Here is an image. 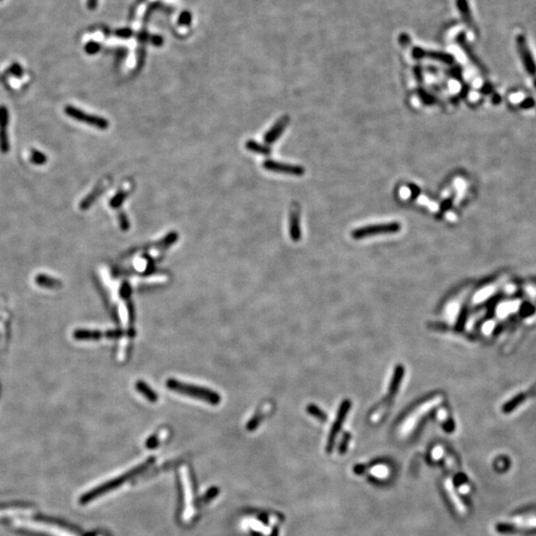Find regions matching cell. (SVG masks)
<instances>
[{"mask_svg": "<svg viewBox=\"0 0 536 536\" xmlns=\"http://www.w3.org/2000/svg\"><path fill=\"white\" fill-rule=\"evenodd\" d=\"M166 387L180 394L203 400L211 405H218L222 400L220 394L212 389L190 383H182L174 379H169L166 382Z\"/></svg>", "mask_w": 536, "mask_h": 536, "instance_id": "cell-1", "label": "cell"}, {"mask_svg": "<svg viewBox=\"0 0 536 536\" xmlns=\"http://www.w3.org/2000/svg\"><path fill=\"white\" fill-rule=\"evenodd\" d=\"M65 112L69 117L79 122H83L92 127H96L98 129L104 130V129H107L109 126V122L107 119L97 116V115L86 113L83 110L78 109L76 106H73V105H67L65 107Z\"/></svg>", "mask_w": 536, "mask_h": 536, "instance_id": "cell-2", "label": "cell"}, {"mask_svg": "<svg viewBox=\"0 0 536 536\" xmlns=\"http://www.w3.org/2000/svg\"><path fill=\"white\" fill-rule=\"evenodd\" d=\"M400 229H401V226L398 223H385V224L372 225V226H367V227L354 230L353 237L356 239H361V238L370 237V236L378 235L382 233H394V232L399 231Z\"/></svg>", "mask_w": 536, "mask_h": 536, "instance_id": "cell-3", "label": "cell"}, {"mask_svg": "<svg viewBox=\"0 0 536 536\" xmlns=\"http://www.w3.org/2000/svg\"><path fill=\"white\" fill-rule=\"evenodd\" d=\"M517 46L519 50L520 57L525 66L526 71L531 75L533 78H536V63L534 55L529 47L527 37L523 34H520L517 37Z\"/></svg>", "mask_w": 536, "mask_h": 536, "instance_id": "cell-4", "label": "cell"}, {"mask_svg": "<svg viewBox=\"0 0 536 536\" xmlns=\"http://www.w3.org/2000/svg\"><path fill=\"white\" fill-rule=\"evenodd\" d=\"M263 168L275 172V173H281V174H287L292 176H302L305 173V170L301 166L297 165H290V164H284L282 162H277L274 160H266L263 162Z\"/></svg>", "mask_w": 536, "mask_h": 536, "instance_id": "cell-5", "label": "cell"}, {"mask_svg": "<svg viewBox=\"0 0 536 536\" xmlns=\"http://www.w3.org/2000/svg\"><path fill=\"white\" fill-rule=\"evenodd\" d=\"M351 406V403L346 400L342 405H341V408L339 410V413H338V417L336 419V422L334 423L333 425V428L331 430V433H330V436H329V439H328V444H327V452L328 453H331L333 451V448H334V444H335V441H336V438L341 430V427L345 421V418H346V415L349 411V408Z\"/></svg>", "mask_w": 536, "mask_h": 536, "instance_id": "cell-6", "label": "cell"}, {"mask_svg": "<svg viewBox=\"0 0 536 536\" xmlns=\"http://www.w3.org/2000/svg\"><path fill=\"white\" fill-rule=\"evenodd\" d=\"M9 124V110L5 105H0V151L3 154L10 151V142L7 127Z\"/></svg>", "mask_w": 536, "mask_h": 536, "instance_id": "cell-7", "label": "cell"}, {"mask_svg": "<svg viewBox=\"0 0 536 536\" xmlns=\"http://www.w3.org/2000/svg\"><path fill=\"white\" fill-rule=\"evenodd\" d=\"M412 56L415 59L430 58L432 60L439 61L444 64H452L454 62V57L451 54L444 53V52H437V51H425L419 47H415L412 50Z\"/></svg>", "mask_w": 536, "mask_h": 536, "instance_id": "cell-8", "label": "cell"}, {"mask_svg": "<svg viewBox=\"0 0 536 536\" xmlns=\"http://www.w3.org/2000/svg\"><path fill=\"white\" fill-rule=\"evenodd\" d=\"M289 123V117L283 116L281 117L276 123L266 132L264 135V141L266 144H272L274 143L283 133L284 129L287 127Z\"/></svg>", "mask_w": 536, "mask_h": 536, "instance_id": "cell-9", "label": "cell"}, {"mask_svg": "<svg viewBox=\"0 0 536 536\" xmlns=\"http://www.w3.org/2000/svg\"><path fill=\"white\" fill-rule=\"evenodd\" d=\"M456 6L459 10L460 14L462 16V19L464 23L474 31L475 34L478 33V26L476 25L474 21V17L470 8V4L468 0H456Z\"/></svg>", "mask_w": 536, "mask_h": 536, "instance_id": "cell-10", "label": "cell"}, {"mask_svg": "<svg viewBox=\"0 0 536 536\" xmlns=\"http://www.w3.org/2000/svg\"><path fill=\"white\" fill-rule=\"evenodd\" d=\"M289 232L290 237L294 241H298L301 238V230H300V214L297 206H294L290 212L289 220Z\"/></svg>", "mask_w": 536, "mask_h": 536, "instance_id": "cell-11", "label": "cell"}, {"mask_svg": "<svg viewBox=\"0 0 536 536\" xmlns=\"http://www.w3.org/2000/svg\"><path fill=\"white\" fill-rule=\"evenodd\" d=\"M103 191H104V188H103L102 186H97L95 189H93V190H92V191H91V192H90V193H89V194H88V195L81 201V203H80V205H79V208H80L81 210H83V211L89 209V208L93 205V203L99 198V196L101 195V193H102Z\"/></svg>", "mask_w": 536, "mask_h": 536, "instance_id": "cell-12", "label": "cell"}, {"mask_svg": "<svg viewBox=\"0 0 536 536\" xmlns=\"http://www.w3.org/2000/svg\"><path fill=\"white\" fill-rule=\"evenodd\" d=\"M136 389L138 392H140L146 399H148L150 402H156L158 400V395L157 393L154 391L153 389L144 382L142 381H139L136 383L135 385Z\"/></svg>", "mask_w": 536, "mask_h": 536, "instance_id": "cell-13", "label": "cell"}, {"mask_svg": "<svg viewBox=\"0 0 536 536\" xmlns=\"http://www.w3.org/2000/svg\"><path fill=\"white\" fill-rule=\"evenodd\" d=\"M456 41L458 42V44H459L460 46L464 49V51L466 52V54L470 57L471 61H473L476 65H478V66L481 67V69H482V65L480 64V62L478 61V59H477L476 56L474 55V53H473L471 47H470L469 44L467 43V40H466V33H465V32H461V33H459L458 36H457V38H456Z\"/></svg>", "mask_w": 536, "mask_h": 536, "instance_id": "cell-14", "label": "cell"}, {"mask_svg": "<svg viewBox=\"0 0 536 536\" xmlns=\"http://www.w3.org/2000/svg\"><path fill=\"white\" fill-rule=\"evenodd\" d=\"M245 148L251 152H254V153L262 154V155H269L271 153V149L266 146V145H262L254 140H248L246 141L245 143Z\"/></svg>", "mask_w": 536, "mask_h": 536, "instance_id": "cell-15", "label": "cell"}, {"mask_svg": "<svg viewBox=\"0 0 536 536\" xmlns=\"http://www.w3.org/2000/svg\"><path fill=\"white\" fill-rule=\"evenodd\" d=\"M126 198H127V193L124 191H119L110 199L109 206L113 209H118L119 207L122 206Z\"/></svg>", "mask_w": 536, "mask_h": 536, "instance_id": "cell-16", "label": "cell"}, {"mask_svg": "<svg viewBox=\"0 0 536 536\" xmlns=\"http://www.w3.org/2000/svg\"><path fill=\"white\" fill-rule=\"evenodd\" d=\"M30 160H31V162H32L33 164H35V165H44V164L47 162L48 158H47V156L43 153V152L34 149V150L31 151Z\"/></svg>", "mask_w": 536, "mask_h": 536, "instance_id": "cell-17", "label": "cell"}, {"mask_svg": "<svg viewBox=\"0 0 536 536\" xmlns=\"http://www.w3.org/2000/svg\"><path fill=\"white\" fill-rule=\"evenodd\" d=\"M178 239V233L177 232H170L168 235H166L163 240L160 242V247L167 248L170 245H172L176 240Z\"/></svg>", "mask_w": 536, "mask_h": 536, "instance_id": "cell-18", "label": "cell"}, {"mask_svg": "<svg viewBox=\"0 0 536 536\" xmlns=\"http://www.w3.org/2000/svg\"><path fill=\"white\" fill-rule=\"evenodd\" d=\"M307 410H308V412L311 413L314 417L320 419L321 421H325V420H327V416L324 414V412L321 411V410H320L319 408H317L316 406H314V405H310V406H308Z\"/></svg>", "mask_w": 536, "mask_h": 536, "instance_id": "cell-19", "label": "cell"}, {"mask_svg": "<svg viewBox=\"0 0 536 536\" xmlns=\"http://www.w3.org/2000/svg\"><path fill=\"white\" fill-rule=\"evenodd\" d=\"M99 50H100V46H99V44L96 43V42H93V41L88 42V43L85 45V47H84V51H85V53L88 54V55H94V54L98 53Z\"/></svg>", "mask_w": 536, "mask_h": 536, "instance_id": "cell-20", "label": "cell"}, {"mask_svg": "<svg viewBox=\"0 0 536 536\" xmlns=\"http://www.w3.org/2000/svg\"><path fill=\"white\" fill-rule=\"evenodd\" d=\"M118 222H119L120 229L123 230V231H127V230L130 229V223H129V221H128L127 216H126L124 213H120V214H119V216H118Z\"/></svg>", "mask_w": 536, "mask_h": 536, "instance_id": "cell-21", "label": "cell"}, {"mask_svg": "<svg viewBox=\"0 0 536 536\" xmlns=\"http://www.w3.org/2000/svg\"><path fill=\"white\" fill-rule=\"evenodd\" d=\"M192 21V16L189 12H184L181 14L180 18H179V23L181 25H189Z\"/></svg>", "mask_w": 536, "mask_h": 536, "instance_id": "cell-22", "label": "cell"}, {"mask_svg": "<svg viewBox=\"0 0 536 536\" xmlns=\"http://www.w3.org/2000/svg\"><path fill=\"white\" fill-rule=\"evenodd\" d=\"M116 35L120 38H129L132 35V31L130 29H120L116 31Z\"/></svg>", "mask_w": 536, "mask_h": 536, "instance_id": "cell-23", "label": "cell"}, {"mask_svg": "<svg viewBox=\"0 0 536 536\" xmlns=\"http://www.w3.org/2000/svg\"><path fill=\"white\" fill-rule=\"evenodd\" d=\"M10 72L15 76H21L22 75V68L18 64H14L10 67Z\"/></svg>", "mask_w": 536, "mask_h": 536, "instance_id": "cell-24", "label": "cell"}, {"mask_svg": "<svg viewBox=\"0 0 536 536\" xmlns=\"http://www.w3.org/2000/svg\"><path fill=\"white\" fill-rule=\"evenodd\" d=\"M86 5H87V8L90 9V10H94L97 6V0H87L86 1Z\"/></svg>", "mask_w": 536, "mask_h": 536, "instance_id": "cell-25", "label": "cell"}, {"mask_svg": "<svg viewBox=\"0 0 536 536\" xmlns=\"http://www.w3.org/2000/svg\"><path fill=\"white\" fill-rule=\"evenodd\" d=\"M348 443H349V437H346V438L344 439V442L342 443V445H341V447H340V452H341V453H345V451H346V449H347V445H348Z\"/></svg>", "mask_w": 536, "mask_h": 536, "instance_id": "cell-26", "label": "cell"}, {"mask_svg": "<svg viewBox=\"0 0 536 536\" xmlns=\"http://www.w3.org/2000/svg\"><path fill=\"white\" fill-rule=\"evenodd\" d=\"M152 42H153L154 45H156V46H161L162 43H163V39L161 37H159V36H155L152 38Z\"/></svg>", "mask_w": 536, "mask_h": 536, "instance_id": "cell-27", "label": "cell"}, {"mask_svg": "<svg viewBox=\"0 0 536 536\" xmlns=\"http://www.w3.org/2000/svg\"><path fill=\"white\" fill-rule=\"evenodd\" d=\"M0 1H1V0H0Z\"/></svg>", "mask_w": 536, "mask_h": 536, "instance_id": "cell-28", "label": "cell"}]
</instances>
